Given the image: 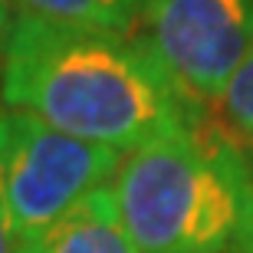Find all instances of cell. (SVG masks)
I'll return each mask as SVG.
<instances>
[{
	"label": "cell",
	"instance_id": "1",
	"mask_svg": "<svg viewBox=\"0 0 253 253\" xmlns=\"http://www.w3.org/2000/svg\"><path fill=\"white\" fill-rule=\"evenodd\" d=\"M0 102L119 155L197 125L191 105L141 37L10 17Z\"/></svg>",
	"mask_w": 253,
	"mask_h": 253
},
{
	"label": "cell",
	"instance_id": "2",
	"mask_svg": "<svg viewBox=\"0 0 253 253\" xmlns=\"http://www.w3.org/2000/svg\"><path fill=\"white\" fill-rule=\"evenodd\" d=\"M112 197L138 253H253L250 165L211 115L122 155Z\"/></svg>",
	"mask_w": 253,
	"mask_h": 253
},
{
	"label": "cell",
	"instance_id": "3",
	"mask_svg": "<svg viewBox=\"0 0 253 253\" xmlns=\"http://www.w3.org/2000/svg\"><path fill=\"white\" fill-rule=\"evenodd\" d=\"M122 155L0 105V211L13 247L115 178Z\"/></svg>",
	"mask_w": 253,
	"mask_h": 253
},
{
	"label": "cell",
	"instance_id": "4",
	"mask_svg": "<svg viewBox=\"0 0 253 253\" xmlns=\"http://www.w3.org/2000/svg\"><path fill=\"white\" fill-rule=\"evenodd\" d=\"M138 37L181 95L211 112L253 43V0H145Z\"/></svg>",
	"mask_w": 253,
	"mask_h": 253
},
{
	"label": "cell",
	"instance_id": "5",
	"mask_svg": "<svg viewBox=\"0 0 253 253\" xmlns=\"http://www.w3.org/2000/svg\"><path fill=\"white\" fill-rule=\"evenodd\" d=\"M13 253H138L122 227L112 181L79 201L43 234L13 247Z\"/></svg>",
	"mask_w": 253,
	"mask_h": 253
},
{
	"label": "cell",
	"instance_id": "6",
	"mask_svg": "<svg viewBox=\"0 0 253 253\" xmlns=\"http://www.w3.org/2000/svg\"><path fill=\"white\" fill-rule=\"evenodd\" d=\"M23 17L49 20L63 27L138 37L145 0H7Z\"/></svg>",
	"mask_w": 253,
	"mask_h": 253
},
{
	"label": "cell",
	"instance_id": "7",
	"mask_svg": "<svg viewBox=\"0 0 253 253\" xmlns=\"http://www.w3.org/2000/svg\"><path fill=\"white\" fill-rule=\"evenodd\" d=\"M211 119L240 148L253 145V43L247 49V56L240 59L237 73L230 76L224 95L211 109Z\"/></svg>",
	"mask_w": 253,
	"mask_h": 253
},
{
	"label": "cell",
	"instance_id": "8",
	"mask_svg": "<svg viewBox=\"0 0 253 253\" xmlns=\"http://www.w3.org/2000/svg\"><path fill=\"white\" fill-rule=\"evenodd\" d=\"M7 30H10V3L0 0V59H3V43H7Z\"/></svg>",
	"mask_w": 253,
	"mask_h": 253
},
{
	"label": "cell",
	"instance_id": "9",
	"mask_svg": "<svg viewBox=\"0 0 253 253\" xmlns=\"http://www.w3.org/2000/svg\"><path fill=\"white\" fill-rule=\"evenodd\" d=\"M0 253H13V240H10L7 220H3V211H0Z\"/></svg>",
	"mask_w": 253,
	"mask_h": 253
},
{
	"label": "cell",
	"instance_id": "10",
	"mask_svg": "<svg viewBox=\"0 0 253 253\" xmlns=\"http://www.w3.org/2000/svg\"><path fill=\"white\" fill-rule=\"evenodd\" d=\"M250 178H253V165H250Z\"/></svg>",
	"mask_w": 253,
	"mask_h": 253
}]
</instances>
